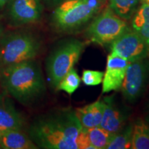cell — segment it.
Listing matches in <instances>:
<instances>
[{
  "label": "cell",
  "mask_w": 149,
  "mask_h": 149,
  "mask_svg": "<svg viewBox=\"0 0 149 149\" xmlns=\"http://www.w3.org/2000/svg\"><path fill=\"white\" fill-rule=\"evenodd\" d=\"M82 129L74 110L63 108L37 117L28 134L38 148L78 149L77 138Z\"/></svg>",
  "instance_id": "cell-1"
},
{
  "label": "cell",
  "mask_w": 149,
  "mask_h": 149,
  "mask_svg": "<svg viewBox=\"0 0 149 149\" xmlns=\"http://www.w3.org/2000/svg\"><path fill=\"white\" fill-rule=\"evenodd\" d=\"M0 81L7 94L26 106L36 102L46 91L41 67L34 59L3 67Z\"/></svg>",
  "instance_id": "cell-2"
},
{
  "label": "cell",
  "mask_w": 149,
  "mask_h": 149,
  "mask_svg": "<svg viewBox=\"0 0 149 149\" xmlns=\"http://www.w3.org/2000/svg\"><path fill=\"white\" fill-rule=\"evenodd\" d=\"M106 0H65L53 13V25L61 32L75 31L102 10Z\"/></svg>",
  "instance_id": "cell-3"
},
{
  "label": "cell",
  "mask_w": 149,
  "mask_h": 149,
  "mask_svg": "<svg viewBox=\"0 0 149 149\" xmlns=\"http://www.w3.org/2000/svg\"><path fill=\"white\" fill-rule=\"evenodd\" d=\"M86 46V43L82 41L68 39L61 42L53 48L46 61V73L52 88H57L62 78L74 68Z\"/></svg>",
  "instance_id": "cell-4"
},
{
  "label": "cell",
  "mask_w": 149,
  "mask_h": 149,
  "mask_svg": "<svg viewBox=\"0 0 149 149\" xmlns=\"http://www.w3.org/2000/svg\"><path fill=\"white\" fill-rule=\"evenodd\" d=\"M41 48L40 41L28 33H15L0 40V66L6 67L34 59Z\"/></svg>",
  "instance_id": "cell-5"
},
{
  "label": "cell",
  "mask_w": 149,
  "mask_h": 149,
  "mask_svg": "<svg viewBox=\"0 0 149 149\" xmlns=\"http://www.w3.org/2000/svg\"><path fill=\"white\" fill-rule=\"evenodd\" d=\"M128 28L125 20L107 6L89 25L86 37L89 41L100 45L111 44Z\"/></svg>",
  "instance_id": "cell-6"
},
{
  "label": "cell",
  "mask_w": 149,
  "mask_h": 149,
  "mask_svg": "<svg viewBox=\"0 0 149 149\" xmlns=\"http://www.w3.org/2000/svg\"><path fill=\"white\" fill-rule=\"evenodd\" d=\"M149 81V60L144 58L130 62L121 86L124 98L135 102L144 93Z\"/></svg>",
  "instance_id": "cell-7"
},
{
  "label": "cell",
  "mask_w": 149,
  "mask_h": 149,
  "mask_svg": "<svg viewBox=\"0 0 149 149\" xmlns=\"http://www.w3.org/2000/svg\"><path fill=\"white\" fill-rule=\"evenodd\" d=\"M111 53L130 62L146 58L149 49L141 37L132 29H128L111 44Z\"/></svg>",
  "instance_id": "cell-8"
},
{
  "label": "cell",
  "mask_w": 149,
  "mask_h": 149,
  "mask_svg": "<svg viewBox=\"0 0 149 149\" xmlns=\"http://www.w3.org/2000/svg\"><path fill=\"white\" fill-rule=\"evenodd\" d=\"M130 61L113 53L108 56L107 70L102 81V93H107L121 88Z\"/></svg>",
  "instance_id": "cell-9"
},
{
  "label": "cell",
  "mask_w": 149,
  "mask_h": 149,
  "mask_svg": "<svg viewBox=\"0 0 149 149\" xmlns=\"http://www.w3.org/2000/svg\"><path fill=\"white\" fill-rule=\"evenodd\" d=\"M10 15L19 24L35 23L41 19L43 6L40 0H13Z\"/></svg>",
  "instance_id": "cell-10"
},
{
  "label": "cell",
  "mask_w": 149,
  "mask_h": 149,
  "mask_svg": "<svg viewBox=\"0 0 149 149\" xmlns=\"http://www.w3.org/2000/svg\"><path fill=\"white\" fill-rule=\"evenodd\" d=\"M25 124V119L12 100L4 94L0 95V131L22 130Z\"/></svg>",
  "instance_id": "cell-11"
},
{
  "label": "cell",
  "mask_w": 149,
  "mask_h": 149,
  "mask_svg": "<svg viewBox=\"0 0 149 149\" xmlns=\"http://www.w3.org/2000/svg\"><path fill=\"white\" fill-rule=\"evenodd\" d=\"M104 101L105 107L100 126L111 133H118L125 126L127 117L115 105L113 98L107 97Z\"/></svg>",
  "instance_id": "cell-12"
},
{
  "label": "cell",
  "mask_w": 149,
  "mask_h": 149,
  "mask_svg": "<svg viewBox=\"0 0 149 149\" xmlns=\"http://www.w3.org/2000/svg\"><path fill=\"white\" fill-rule=\"evenodd\" d=\"M105 102L98 100L82 108L74 110L75 115L84 129L100 126L103 117Z\"/></svg>",
  "instance_id": "cell-13"
},
{
  "label": "cell",
  "mask_w": 149,
  "mask_h": 149,
  "mask_svg": "<svg viewBox=\"0 0 149 149\" xmlns=\"http://www.w3.org/2000/svg\"><path fill=\"white\" fill-rule=\"evenodd\" d=\"M38 147L22 130L1 131L0 149H37Z\"/></svg>",
  "instance_id": "cell-14"
},
{
  "label": "cell",
  "mask_w": 149,
  "mask_h": 149,
  "mask_svg": "<svg viewBox=\"0 0 149 149\" xmlns=\"http://www.w3.org/2000/svg\"><path fill=\"white\" fill-rule=\"evenodd\" d=\"M132 17V29L141 37L149 49V6L142 3Z\"/></svg>",
  "instance_id": "cell-15"
},
{
  "label": "cell",
  "mask_w": 149,
  "mask_h": 149,
  "mask_svg": "<svg viewBox=\"0 0 149 149\" xmlns=\"http://www.w3.org/2000/svg\"><path fill=\"white\" fill-rule=\"evenodd\" d=\"M131 149H149V126L141 119L133 124Z\"/></svg>",
  "instance_id": "cell-16"
},
{
  "label": "cell",
  "mask_w": 149,
  "mask_h": 149,
  "mask_svg": "<svg viewBox=\"0 0 149 149\" xmlns=\"http://www.w3.org/2000/svg\"><path fill=\"white\" fill-rule=\"evenodd\" d=\"M140 0H109V6L117 15L125 21L132 18Z\"/></svg>",
  "instance_id": "cell-17"
},
{
  "label": "cell",
  "mask_w": 149,
  "mask_h": 149,
  "mask_svg": "<svg viewBox=\"0 0 149 149\" xmlns=\"http://www.w3.org/2000/svg\"><path fill=\"white\" fill-rule=\"evenodd\" d=\"M91 144L95 149H106L115 133H111L101 126L85 129Z\"/></svg>",
  "instance_id": "cell-18"
},
{
  "label": "cell",
  "mask_w": 149,
  "mask_h": 149,
  "mask_svg": "<svg viewBox=\"0 0 149 149\" xmlns=\"http://www.w3.org/2000/svg\"><path fill=\"white\" fill-rule=\"evenodd\" d=\"M133 124L126 125L115 133L106 149H128L131 147Z\"/></svg>",
  "instance_id": "cell-19"
},
{
  "label": "cell",
  "mask_w": 149,
  "mask_h": 149,
  "mask_svg": "<svg viewBox=\"0 0 149 149\" xmlns=\"http://www.w3.org/2000/svg\"><path fill=\"white\" fill-rule=\"evenodd\" d=\"M80 82L81 79L73 68L62 78L56 90L65 91L68 94L72 95L79 88Z\"/></svg>",
  "instance_id": "cell-20"
},
{
  "label": "cell",
  "mask_w": 149,
  "mask_h": 149,
  "mask_svg": "<svg viewBox=\"0 0 149 149\" xmlns=\"http://www.w3.org/2000/svg\"><path fill=\"white\" fill-rule=\"evenodd\" d=\"M104 74L103 72L85 70L83 71L81 80L86 86H97L102 82Z\"/></svg>",
  "instance_id": "cell-21"
},
{
  "label": "cell",
  "mask_w": 149,
  "mask_h": 149,
  "mask_svg": "<svg viewBox=\"0 0 149 149\" xmlns=\"http://www.w3.org/2000/svg\"><path fill=\"white\" fill-rule=\"evenodd\" d=\"M77 146L78 149H95L89 141L84 128H83L81 133H79V136H78Z\"/></svg>",
  "instance_id": "cell-22"
},
{
  "label": "cell",
  "mask_w": 149,
  "mask_h": 149,
  "mask_svg": "<svg viewBox=\"0 0 149 149\" xmlns=\"http://www.w3.org/2000/svg\"><path fill=\"white\" fill-rule=\"evenodd\" d=\"M12 1L13 0H0V8H3L6 5H7Z\"/></svg>",
  "instance_id": "cell-23"
},
{
  "label": "cell",
  "mask_w": 149,
  "mask_h": 149,
  "mask_svg": "<svg viewBox=\"0 0 149 149\" xmlns=\"http://www.w3.org/2000/svg\"><path fill=\"white\" fill-rule=\"evenodd\" d=\"M48 2L51 3H54V4H60L61 2L64 1L65 0H46Z\"/></svg>",
  "instance_id": "cell-24"
},
{
  "label": "cell",
  "mask_w": 149,
  "mask_h": 149,
  "mask_svg": "<svg viewBox=\"0 0 149 149\" xmlns=\"http://www.w3.org/2000/svg\"><path fill=\"white\" fill-rule=\"evenodd\" d=\"M140 1H141L143 3H146V4L149 6V0H140Z\"/></svg>",
  "instance_id": "cell-25"
},
{
  "label": "cell",
  "mask_w": 149,
  "mask_h": 149,
  "mask_svg": "<svg viewBox=\"0 0 149 149\" xmlns=\"http://www.w3.org/2000/svg\"><path fill=\"white\" fill-rule=\"evenodd\" d=\"M2 33H3L2 29H1V28H0V40H1V37H2Z\"/></svg>",
  "instance_id": "cell-26"
},
{
  "label": "cell",
  "mask_w": 149,
  "mask_h": 149,
  "mask_svg": "<svg viewBox=\"0 0 149 149\" xmlns=\"http://www.w3.org/2000/svg\"><path fill=\"white\" fill-rule=\"evenodd\" d=\"M1 131H0V137H1Z\"/></svg>",
  "instance_id": "cell-27"
},
{
  "label": "cell",
  "mask_w": 149,
  "mask_h": 149,
  "mask_svg": "<svg viewBox=\"0 0 149 149\" xmlns=\"http://www.w3.org/2000/svg\"><path fill=\"white\" fill-rule=\"evenodd\" d=\"M106 1H107V0H106Z\"/></svg>",
  "instance_id": "cell-28"
}]
</instances>
